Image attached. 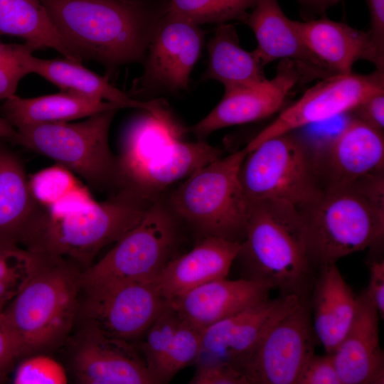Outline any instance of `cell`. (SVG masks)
I'll list each match as a JSON object with an SVG mask.
<instances>
[{
  "label": "cell",
  "instance_id": "cell-1",
  "mask_svg": "<svg viewBox=\"0 0 384 384\" xmlns=\"http://www.w3.org/2000/svg\"><path fill=\"white\" fill-rule=\"evenodd\" d=\"M57 30L82 60L106 66L144 61L167 1L41 0Z\"/></svg>",
  "mask_w": 384,
  "mask_h": 384
},
{
  "label": "cell",
  "instance_id": "cell-2",
  "mask_svg": "<svg viewBox=\"0 0 384 384\" xmlns=\"http://www.w3.org/2000/svg\"><path fill=\"white\" fill-rule=\"evenodd\" d=\"M149 206L117 192L102 202L91 199L55 210L41 206L19 245L34 254L69 260L85 270L101 249L135 226Z\"/></svg>",
  "mask_w": 384,
  "mask_h": 384
},
{
  "label": "cell",
  "instance_id": "cell-3",
  "mask_svg": "<svg viewBox=\"0 0 384 384\" xmlns=\"http://www.w3.org/2000/svg\"><path fill=\"white\" fill-rule=\"evenodd\" d=\"M383 174L350 186L325 190L301 215L314 267L336 264L381 243L384 235Z\"/></svg>",
  "mask_w": 384,
  "mask_h": 384
},
{
  "label": "cell",
  "instance_id": "cell-4",
  "mask_svg": "<svg viewBox=\"0 0 384 384\" xmlns=\"http://www.w3.org/2000/svg\"><path fill=\"white\" fill-rule=\"evenodd\" d=\"M37 256L33 274L2 312L23 357L65 341L77 322L79 309L84 270L67 259Z\"/></svg>",
  "mask_w": 384,
  "mask_h": 384
},
{
  "label": "cell",
  "instance_id": "cell-5",
  "mask_svg": "<svg viewBox=\"0 0 384 384\" xmlns=\"http://www.w3.org/2000/svg\"><path fill=\"white\" fill-rule=\"evenodd\" d=\"M236 259L246 278L267 283L282 295L306 297L314 265L299 210L279 201L252 202Z\"/></svg>",
  "mask_w": 384,
  "mask_h": 384
},
{
  "label": "cell",
  "instance_id": "cell-6",
  "mask_svg": "<svg viewBox=\"0 0 384 384\" xmlns=\"http://www.w3.org/2000/svg\"><path fill=\"white\" fill-rule=\"evenodd\" d=\"M247 152L245 146L220 156L164 193L173 215L198 240L215 236L243 240L251 203L242 188L240 169Z\"/></svg>",
  "mask_w": 384,
  "mask_h": 384
},
{
  "label": "cell",
  "instance_id": "cell-7",
  "mask_svg": "<svg viewBox=\"0 0 384 384\" xmlns=\"http://www.w3.org/2000/svg\"><path fill=\"white\" fill-rule=\"evenodd\" d=\"M117 110L101 112L79 122L20 127L15 129L13 142L53 159L92 188L112 196L119 188V169L108 135Z\"/></svg>",
  "mask_w": 384,
  "mask_h": 384
},
{
  "label": "cell",
  "instance_id": "cell-8",
  "mask_svg": "<svg viewBox=\"0 0 384 384\" xmlns=\"http://www.w3.org/2000/svg\"><path fill=\"white\" fill-rule=\"evenodd\" d=\"M240 180L250 203L279 201L299 210L324 192L316 152L292 132L270 138L249 151Z\"/></svg>",
  "mask_w": 384,
  "mask_h": 384
},
{
  "label": "cell",
  "instance_id": "cell-9",
  "mask_svg": "<svg viewBox=\"0 0 384 384\" xmlns=\"http://www.w3.org/2000/svg\"><path fill=\"white\" fill-rule=\"evenodd\" d=\"M182 235L183 226L162 194L99 262L82 272V278L156 284L166 265L176 257Z\"/></svg>",
  "mask_w": 384,
  "mask_h": 384
},
{
  "label": "cell",
  "instance_id": "cell-10",
  "mask_svg": "<svg viewBox=\"0 0 384 384\" xmlns=\"http://www.w3.org/2000/svg\"><path fill=\"white\" fill-rule=\"evenodd\" d=\"M166 306L156 284L82 278L77 321L130 341L144 334Z\"/></svg>",
  "mask_w": 384,
  "mask_h": 384
},
{
  "label": "cell",
  "instance_id": "cell-11",
  "mask_svg": "<svg viewBox=\"0 0 384 384\" xmlns=\"http://www.w3.org/2000/svg\"><path fill=\"white\" fill-rule=\"evenodd\" d=\"M379 92H384L383 69H375L370 74L352 72L319 80L245 147L249 151L270 138L351 112L366 98Z\"/></svg>",
  "mask_w": 384,
  "mask_h": 384
},
{
  "label": "cell",
  "instance_id": "cell-12",
  "mask_svg": "<svg viewBox=\"0 0 384 384\" xmlns=\"http://www.w3.org/2000/svg\"><path fill=\"white\" fill-rule=\"evenodd\" d=\"M204 38L198 25L166 11L152 33L144 60V73L134 83L129 96L186 90L191 73L201 56Z\"/></svg>",
  "mask_w": 384,
  "mask_h": 384
},
{
  "label": "cell",
  "instance_id": "cell-13",
  "mask_svg": "<svg viewBox=\"0 0 384 384\" xmlns=\"http://www.w3.org/2000/svg\"><path fill=\"white\" fill-rule=\"evenodd\" d=\"M310 305L303 297L262 336L242 362L248 384H296L304 364L314 353Z\"/></svg>",
  "mask_w": 384,
  "mask_h": 384
},
{
  "label": "cell",
  "instance_id": "cell-14",
  "mask_svg": "<svg viewBox=\"0 0 384 384\" xmlns=\"http://www.w3.org/2000/svg\"><path fill=\"white\" fill-rule=\"evenodd\" d=\"M71 367L83 384H156L142 355L129 341L81 325L74 337Z\"/></svg>",
  "mask_w": 384,
  "mask_h": 384
},
{
  "label": "cell",
  "instance_id": "cell-15",
  "mask_svg": "<svg viewBox=\"0 0 384 384\" xmlns=\"http://www.w3.org/2000/svg\"><path fill=\"white\" fill-rule=\"evenodd\" d=\"M303 297L288 294L268 298L203 329L195 363H224L240 370L266 331Z\"/></svg>",
  "mask_w": 384,
  "mask_h": 384
},
{
  "label": "cell",
  "instance_id": "cell-16",
  "mask_svg": "<svg viewBox=\"0 0 384 384\" xmlns=\"http://www.w3.org/2000/svg\"><path fill=\"white\" fill-rule=\"evenodd\" d=\"M305 82L298 66L281 60L275 75L262 83L225 90L220 102L198 123L186 128L198 140L227 127L267 118L279 111L299 83Z\"/></svg>",
  "mask_w": 384,
  "mask_h": 384
},
{
  "label": "cell",
  "instance_id": "cell-17",
  "mask_svg": "<svg viewBox=\"0 0 384 384\" xmlns=\"http://www.w3.org/2000/svg\"><path fill=\"white\" fill-rule=\"evenodd\" d=\"M316 156L324 191L350 186L383 174V132L354 117Z\"/></svg>",
  "mask_w": 384,
  "mask_h": 384
},
{
  "label": "cell",
  "instance_id": "cell-18",
  "mask_svg": "<svg viewBox=\"0 0 384 384\" xmlns=\"http://www.w3.org/2000/svg\"><path fill=\"white\" fill-rule=\"evenodd\" d=\"M220 156L218 148L203 140L186 142L176 139L143 164L122 174L118 191L150 205L169 186L186 179Z\"/></svg>",
  "mask_w": 384,
  "mask_h": 384
},
{
  "label": "cell",
  "instance_id": "cell-19",
  "mask_svg": "<svg viewBox=\"0 0 384 384\" xmlns=\"http://www.w3.org/2000/svg\"><path fill=\"white\" fill-rule=\"evenodd\" d=\"M245 23L255 34L257 45L252 52L264 67L277 60H290L305 82L334 75L306 47L277 0H257Z\"/></svg>",
  "mask_w": 384,
  "mask_h": 384
},
{
  "label": "cell",
  "instance_id": "cell-20",
  "mask_svg": "<svg viewBox=\"0 0 384 384\" xmlns=\"http://www.w3.org/2000/svg\"><path fill=\"white\" fill-rule=\"evenodd\" d=\"M294 24L306 47L334 75L352 73L359 60L384 70V50L369 31L358 30L324 15L306 21H294Z\"/></svg>",
  "mask_w": 384,
  "mask_h": 384
},
{
  "label": "cell",
  "instance_id": "cell-21",
  "mask_svg": "<svg viewBox=\"0 0 384 384\" xmlns=\"http://www.w3.org/2000/svg\"><path fill=\"white\" fill-rule=\"evenodd\" d=\"M378 311L366 291L357 297L354 319L331 353L342 384L384 383Z\"/></svg>",
  "mask_w": 384,
  "mask_h": 384
},
{
  "label": "cell",
  "instance_id": "cell-22",
  "mask_svg": "<svg viewBox=\"0 0 384 384\" xmlns=\"http://www.w3.org/2000/svg\"><path fill=\"white\" fill-rule=\"evenodd\" d=\"M272 289L270 284L252 279L229 280L223 278L169 299L166 304L181 319L203 330L267 299Z\"/></svg>",
  "mask_w": 384,
  "mask_h": 384
},
{
  "label": "cell",
  "instance_id": "cell-23",
  "mask_svg": "<svg viewBox=\"0 0 384 384\" xmlns=\"http://www.w3.org/2000/svg\"><path fill=\"white\" fill-rule=\"evenodd\" d=\"M240 242L209 236L166 265L156 285L166 301L211 281L226 278Z\"/></svg>",
  "mask_w": 384,
  "mask_h": 384
},
{
  "label": "cell",
  "instance_id": "cell-24",
  "mask_svg": "<svg viewBox=\"0 0 384 384\" xmlns=\"http://www.w3.org/2000/svg\"><path fill=\"white\" fill-rule=\"evenodd\" d=\"M25 65L28 73L41 76L62 91L113 102L122 108L143 110L159 118H165L171 114L163 100L141 101L134 99L113 86L107 78L87 69L81 63L67 58L42 59L31 53L25 57Z\"/></svg>",
  "mask_w": 384,
  "mask_h": 384
},
{
  "label": "cell",
  "instance_id": "cell-25",
  "mask_svg": "<svg viewBox=\"0 0 384 384\" xmlns=\"http://www.w3.org/2000/svg\"><path fill=\"white\" fill-rule=\"evenodd\" d=\"M314 283L313 331L326 353H332L354 319L357 297L336 264L319 267Z\"/></svg>",
  "mask_w": 384,
  "mask_h": 384
},
{
  "label": "cell",
  "instance_id": "cell-26",
  "mask_svg": "<svg viewBox=\"0 0 384 384\" xmlns=\"http://www.w3.org/2000/svg\"><path fill=\"white\" fill-rule=\"evenodd\" d=\"M41 208L23 163L0 144V244L19 245Z\"/></svg>",
  "mask_w": 384,
  "mask_h": 384
},
{
  "label": "cell",
  "instance_id": "cell-27",
  "mask_svg": "<svg viewBox=\"0 0 384 384\" xmlns=\"http://www.w3.org/2000/svg\"><path fill=\"white\" fill-rule=\"evenodd\" d=\"M120 108L113 102L61 90L58 93L32 98L14 95L4 101L2 112L3 117L16 129L27 125L70 122Z\"/></svg>",
  "mask_w": 384,
  "mask_h": 384
},
{
  "label": "cell",
  "instance_id": "cell-28",
  "mask_svg": "<svg viewBox=\"0 0 384 384\" xmlns=\"http://www.w3.org/2000/svg\"><path fill=\"white\" fill-rule=\"evenodd\" d=\"M208 60L201 81L214 80L225 90L259 85L267 80L264 66L252 51L244 50L235 28L218 24L207 45Z\"/></svg>",
  "mask_w": 384,
  "mask_h": 384
},
{
  "label": "cell",
  "instance_id": "cell-29",
  "mask_svg": "<svg viewBox=\"0 0 384 384\" xmlns=\"http://www.w3.org/2000/svg\"><path fill=\"white\" fill-rule=\"evenodd\" d=\"M22 38L37 50L52 48L65 58L82 63L53 23L41 0H0V37Z\"/></svg>",
  "mask_w": 384,
  "mask_h": 384
},
{
  "label": "cell",
  "instance_id": "cell-30",
  "mask_svg": "<svg viewBox=\"0 0 384 384\" xmlns=\"http://www.w3.org/2000/svg\"><path fill=\"white\" fill-rule=\"evenodd\" d=\"M186 132V128L174 117L158 118L147 112L136 119L124 133L117 156L119 177L145 163L172 141L181 139Z\"/></svg>",
  "mask_w": 384,
  "mask_h": 384
},
{
  "label": "cell",
  "instance_id": "cell-31",
  "mask_svg": "<svg viewBox=\"0 0 384 384\" xmlns=\"http://www.w3.org/2000/svg\"><path fill=\"white\" fill-rule=\"evenodd\" d=\"M257 0H168L166 11L196 25L245 22Z\"/></svg>",
  "mask_w": 384,
  "mask_h": 384
},
{
  "label": "cell",
  "instance_id": "cell-32",
  "mask_svg": "<svg viewBox=\"0 0 384 384\" xmlns=\"http://www.w3.org/2000/svg\"><path fill=\"white\" fill-rule=\"evenodd\" d=\"M38 260L18 245L0 244V314L28 282Z\"/></svg>",
  "mask_w": 384,
  "mask_h": 384
},
{
  "label": "cell",
  "instance_id": "cell-33",
  "mask_svg": "<svg viewBox=\"0 0 384 384\" xmlns=\"http://www.w3.org/2000/svg\"><path fill=\"white\" fill-rule=\"evenodd\" d=\"M201 335L202 329L181 318L156 373L158 383L169 381L179 370L196 363L201 351Z\"/></svg>",
  "mask_w": 384,
  "mask_h": 384
},
{
  "label": "cell",
  "instance_id": "cell-34",
  "mask_svg": "<svg viewBox=\"0 0 384 384\" xmlns=\"http://www.w3.org/2000/svg\"><path fill=\"white\" fill-rule=\"evenodd\" d=\"M58 165L37 173L29 179L32 192L40 205L49 208L67 198L85 193L71 174Z\"/></svg>",
  "mask_w": 384,
  "mask_h": 384
},
{
  "label": "cell",
  "instance_id": "cell-35",
  "mask_svg": "<svg viewBox=\"0 0 384 384\" xmlns=\"http://www.w3.org/2000/svg\"><path fill=\"white\" fill-rule=\"evenodd\" d=\"M181 321L178 314L167 304L145 331L140 350L146 366L156 379V373L167 352Z\"/></svg>",
  "mask_w": 384,
  "mask_h": 384
},
{
  "label": "cell",
  "instance_id": "cell-36",
  "mask_svg": "<svg viewBox=\"0 0 384 384\" xmlns=\"http://www.w3.org/2000/svg\"><path fill=\"white\" fill-rule=\"evenodd\" d=\"M15 384H65L68 375L65 368L53 358L43 353L26 356L16 366Z\"/></svg>",
  "mask_w": 384,
  "mask_h": 384
},
{
  "label": "cell",
  "instance_id": "cell-37",
  "mask_svg": "<svg viewBox=\"0 0 384 384\" xmlns=\"http://www.w3.org/2000/svg\"><path fill=\"white\" fill-rule=\"evenodd\" d=\"M36 50L26 42L14 44L0 41V101L15 95L21 80L29 74L26 68L25 57Z\"/></svg>",
  "mask_w": 384,
  "mask_h": 384
},
{
  "label": "cell",
  "instance_id": "cell-38",
  "mask_svg": "<svg viewBox=\"0 0 384 384\" xmlns=\"http://www.w3.org/2000/svg\"><path fill=\"white\" fill-rule=\"evenodd\" d=\"M296 384H342L332 354L311 355L302 368Z\"/></svg>",
  "mask_w": 384,
  "mask_h": 384
},
{
  "label": "cell",
  "instance_id": "cell-39",
  "mask_svg": "<svg viewBox=\"0 0 384 384\" xmlns=\"http://www.w3.org/2000/svg\"><path fill=\"white\" fill-rule=\"evenodd\" d=\"M191 384H248L244 374L235 367L224 363L197 365Z\"/></svg>",
  "mask_w": 384,
  "mask_h": 384
},
{
  "label": "cell",
  "instance_id": "cell-40",
  "mask_svg": "<svg viewBox=\"0 0 384 384\" xmlns=\"http://www.w3.org/2000/svg\"><path fill=\"white\" fill-rule=\"evenodd\" d=\"M23 357L21 346L0 314V383L4 381Z\"/></svg>",
  "mask_w": 384,
  "mask_h": 384
},
{
  "label": "cell",
  "instance_id": "cell-41",
  "mask_svg": "<svg viewBox=\"0 0 384 384\" xmlns=\"http://www.w3.org/2000/svg\"><path fill=\"white\" fill-rule=\"evenodd\" d=\"M351 112L354 113L356 117L383 132L384 92L368 97Z\"/></svg>",
  "mask_w": 384,
  "mask_h": 384
},
{
  "label": "cell",
  "instance_id": "cell-42",
  "mask_svg": "<svg viewBox=\"0 0 384 384\" xmlns=\"http://www.w3.org/2000/svg\"><path fill=\"white\" fill-rule=\"evenodd\" d=\"M370 280L366 291L377 309L380 318L384 315V261L375 260L370 263Z\"/></svg>",
  "mask_w": 384,
  "mask_h": 384
},
{
  "label": "cell",
  "instance_id": "cell-43",
  "mask_svg": "<svg viewBox=\"0 0 384 384\" xmlns=\"http://www.w3.org/2000/svg\"><path fill=\"white\" fill-rule=\"evenodd\" d=\"M370 16V28L373 40L384 50V0H365Z\"/></svg>",
  "mask_w": 384,
  "mask_h": 384
},
{
  "label": "cell",
  "instance_id": "cell-44",
  "mask_svg": "<svg viewBox=\"0 0 384 384\" xmlns=\"http://www.w3.org/2000/svg\"><path fill=\"white\" fill-rule=\"evenodd\" d=\"M306 15L322 16L329 8L343 2V0H297Z\"/></svg>",
  "mask_w": 384,
  "mask_h": 384
},
{
  "label": "cell",
  "instance_id": "cell-45",
  "mask_svg": "<svg viewBox=\"0 0 384 384\" xmlns=\"http://www.w3.org/2000/svg\"><path fill=\"white\" fill-rule=\"evenodd\" d=\"M16 136V129L4 117H0V139L14 142Z\"/></svg>",
  "mask_w": 384,
  "mask_h": 384
},
{
  "label": "cell",
  "instance_id": "cell-46",
  "mask_svg": "<svg viewBox=\"0 0 384 384\" xmlns=\"http://www.w3.org/2000/svg\"><path fill=\"white\" fill-rule=\"evenodd\" d=\"M132 2H137V3H150L155 1V0H126Z\"/></svg>",
  "mask_w": 384,
  "mask_h": 384
}]
</instances>
